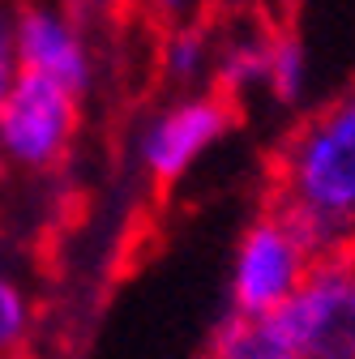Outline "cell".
<instances>
[{"instance_id": "6da1fadb", "label": "cell", "mask_w": 355, "mask_h": 359, "mask_svg": "<svg viewBox=\"0 0 355 359\" xmlns=\"http://www.w3.org/2000/svg\"><path fill=\"white\" fill-rule=\"evenodd\" d=\"M274 189V210L313 261L355 252V86L295 124L279 150Z\"/></svg>"}, {"instance_id": "7a4b0ae2", "label": "cell", "mask_w": 355, "mask_h": 359, "mask_svg": "<svg viewBox=\"0 0 355 359\" xmlns=\"http://www.w3.org/2000/svg\"><path fill=\"white\" fill-rule=\"evenodd\" d=\"M265 321L287 359H355V252L313 261L300 291Z\"/></svg>"}, {"instance_id": "3957f363", "label": "cell", "mask_w": 355, "mask_h": 359, "mask_svg": "<svg viewBox=\"0 0 355 359\" xmlns=\"http://www.w3.org/2000/svg\"><path fill=\"white\" fill-rule=\"evenodd\" d=\"M308 269H313V252L304 248V240L291 231V222L279 210L253 218L232 257L227 312L270 317L300 291Z\"/></svg>"}, {"instance_id": "277c9868", "label": "cell", "mask_w": 355, "mask_h": 359, "mask_svg": "<svg viewBox=\"0 0 355 359\" xmlns=\"http://www.w3.org/2000/svg\"><path fill=\"white\" fill-rule=\"evenodd\" d=\"M77 124L81 95L39 73H18L0 103V163L18 171H48L69 154Z\"/></svg>"}, {"instance_id": "5b68a950", "label": "cell", "mask_w": 355, "mask_h": 359, "mask_svg": "<svg viewBox=\"0 0 355 359\" xmlns=\"http://www.w3.org/2000/svg\"><path fill=\"white\" fill-rule=\"evenodd\" d=\"M232 99H223L218 90H193L180 95L175 103H167L146 128H142V167L150 171V180L159 184H175L193 171V163L214 150L232 128Z\"/></svg>"}, {"instance_id": "8992f818", "label": "cell", "mask_w": 355, "mask_h": 359, "mask_svg": "<svg viewBox=\"0 0 355 359\" xmlns=\"http://www.w3.org/2000/svg\"><path fill=\"white\" fill-rule=\"evenodd\" d=\"M13 52L22 73H39L73 95H81L95 77L91 39L69 9L26 5L22 13H13Z\"/></svg>"}, {"instance_id": "52a82bcc", "label": "cell", "mask_w": 355, "mask_h": 359, "mask_svg": "<svg viewBox=\"0 0 355 359\" xmlns=\"http://www.w3.org/2000/svg\"><path fill=\"white\" fill-rule=\"evenodd\" d=\"M265 69H270V34H240L223 52H214V81L223 99H244L265 90Z\"/></svg>"}, {"instance_id": "ba28073f", "label": "cell", "mask_w": 355, "mask_h": 359, "mask_svg": "<svg viewBox=\"0 0 355 359\" xmlns=\"http://www.w3.org/2000/svg\"><path fill=\"white\" fill-rule=\"evenodd\" d=\"M265 95L279 107H295L308 95V52L287 30L270 34V69H265Z\"/></svg>"}, {"instance_id": "9c48e42d", "label": "cell", "mask_w": 355, "mask_h": 359, "mask_svg": "<svg viewBox=\"0 0 355 359\" xmlns=\"http://www.w3.org/2000/svg\"><path fill=\"white\" fill-rule=\"evenodd\" d=\"M163 69L175 86H193L214 69V39L201 26L189 22H175V30L167 34V48H163Z\"/></svg>"}, {"instance_id": "30bf717a", "label": "cell", "mask_w": 355, "mask_h": 359, "mask_svg": "<svg viewBox=\"0 0 355 359\" xmlns=\"http://www.w3.org/2000/svg\"><path fill=\"white\" fill-rule=\"evenodd\" d=\"M30 325H34V304H30L22 278L0 265V359L13 355L30 338Z\"/></svg>"}, {"instance_id": "8fae6325", "label": "cell", "mask_w": 355, "mask_h": 359, "mask_svg": "<svg viewBox=\"0 0 355 359\" xmlns=\"http://www.w3.org/2000/svg\"><path fill=\"white\" fill-rule=\"evenodd\" d=\"M18 73L22 69H18V52H13V13L0 9V103H5Z\"/></svg>"}, {"instance_id": "7c38bea8", "label": "cell", "mask_w": 355, "mask_h": 359, "mask_svg": "<svg viewBox=\"0 0 355 359\" xmlns=\"http://www.w3.org/2000/svg\"><path fill=\"white\" fill-rule=\"evenodd\" d=\"M150 5H154L163 18H175V22H185V18L197 9V0H150Z\"/></svg>"}, {"instance_id": "4fadbf2b", "label": "cell", "mask_w": 355, "mask_h": 359, "mask_svg": "<svg viewBox=\"0 0 355 359\" xmlns=\"http://www.w3.org/2000/svg\"><path fill=\"white\" fill-rule=\"evenodd\" d=\"M73 5V13H103V9H112L116 0H69Z\"/></svg>"}]
</instances>
